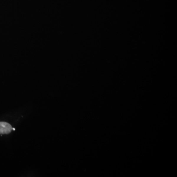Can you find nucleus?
Instances as JSON below:
<instances>
[{
    "mask_svg": "<svg viewBox=\"0 0 177 177\" xmlns=\"http://www.w3.org/2000/svg\"><path fill=\"white\" fill-rule=\"evenodd\" d=\"M12 130H15V128H12Z\"/></svg>",
    "mask_w": 177,
    "mask_h": 177,
    "instance_id": "2",
    "label": "nucleus"
},
{
    "mask_svg": "<svg viewBox=\"0 0 177 177\" xmlns=\"http://www.w3.org/2000/svg\"><path fill=\"white\" fill-rule=\"evenodd\" d=\"M12 130V127L10 124L6 122H0V134H9Z\"/></svg>",
    "mask_w": 177,
    "mask_h": 177,
    "instance_id": "1",
    "label": "nucleus"
}]
</instances>
